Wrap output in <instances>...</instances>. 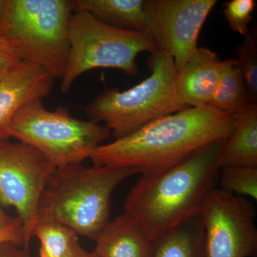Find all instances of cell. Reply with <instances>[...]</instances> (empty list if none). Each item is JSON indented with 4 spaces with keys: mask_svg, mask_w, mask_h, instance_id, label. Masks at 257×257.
I'll list each match as a JSON object with an SVG mask.
<instances>
[{
    "mask_svg": "<svg viewBox=\"0 0 257 257\" xmlns=\"http://www.w3.org/2000/svg\"><path fill=\"white\" fill-rule=\"evenodd\" d=\"M147 64L151 74L143 82L123 91L106 88L86 106L89 121L105 123L116 140L189 108L176 92L177 71L173 58L157 50L149 56Z\"/></svg>",
    "mask_w": 257,
    "mask_h": 257,
    "instance_id": "obj_4",
    "label": "cell"
},
{
    "mask_svg": "<svg viewBox=\"0 0 257 257\" xmlns=\"http://www.w3.org/2000/svg\"><path fill=\"white\" fill-rule=\"evenodd\" d=\"M84 248L81 246L79 241L74 243L69 252L64 257H80Z\"/></svg>",
    "mask_w": 257,
    "mask_h": 257,
    "instance_id": "obj_26",
    "label": "cell"
},
{
    "mask_svg": "<svg viewBox=\"0 0 257 257\" xmlns=\"http://www.w3.org/2000/svg\"><path fill=\"white\" fill-rule=\"evenodd\" d=\"M75 9L74 0H7L0 37L25 60L62 79L69 57V19Z\"/></svg>",
    "mask_w": 257,
    "mask_h": 257,
    "instance_id": "obj_5",
    "label": "cell"
},
{
    "mask_svg": "<svg viewBox=\"0 0 257 257\" xmlns=\"http://www.w3.org/2000/svg\"><path fill=\"white\" fill-rule=\"evenodd\" d=\"M236 116L234 131L221 148L219 167H257V104Z\"/></svg>",
    "mask_w": 257,
    "mask_h": 257,
    "instance_id": "obj_14",
    "label": "cell"
},
{
    "mask_svg": "<svg viewBox=\"0 0 257 257\" xmlns=\"http://www.w3.org/2000/svg\"><path fill=\"white\" fill-rule=\"evenodd\" d=\"M57 170L34 147L0 140V204L14 208L23 222V248L27 251L44 191Z\"/></svg>",
    "mask_w": 257,
    "mask_h": 257,
    "instance_id": "obj_8",
    "label": "cell"
},
{
    "mask_svg": "<svg viewBox=\"0 0 257 257\" xmlns=\"http://www.w3.org/2000/svg\"><path fill=\"white\" fill-rule=\"evenodd\" d=\"M137 168L82 164L57 169L44 191L37 222L67 226L94 241L110 219L111 196Z\"/></svg>",
    "mask_w": 257,
    "mask_h": 257,
    "instance_id": "obj_3",
    "label": "cell"
},
{
    "mask_svg": "<svg viewBox=\"0 0 257 257\" xmlns=\"http://www.w3.org/2000/svg\"><path fill=\"white\" fill-rule=\"evenodd\" d=\"M55 81L43 67L28 60L0 79V140L9 139L8 126L19 109L46 97Z\"/></svg>",
    "mask_w": 257,
    "mask_h": 257,
    "instance_id": "obj_11",
    "label": "cell"
},
{
    "mask_svg": "<svg viewBox=\"0 0 257 257\" xmlns=\"http://www.w3.org/2000/svg\"><path fill=\"white\" fill-rule=\"evenodd\" d=\"M222 61L207 47H199L177 72L176 92L188 107L209 105L220 77Z\"/></svg>",
    "mask_w": 257,
    "mask_h": 257,
    "instance_id": "obj_12",
    "label": "cell"
},
{
    "mask_svg": "<svg viewBox=\"0 0 257 257\" xmlns=\"http://www.w3.org/2000/svg\"><path fill=\"white\" fill-rule=\"evenodd\" d=\"M94 241L93 251L99 257H152V240L125 212L109 221Z\"/></svg>",
    "mask_w": 257,
    "mask_h": 257,
    "instance_id": "obj_13",
    "label": "cell"
},
{
    "mask_svg": "<svg viewBox=\"0 0 257 257\" xmlns=\"http://www.w3.org/2000/svg\"><path fill=\"white\" fill-rule=\"evenodd\" d=\"M0 257H30V251L14 243L6 242L0 244Z\"/></svg>",
    "mask_w": 257,
    "mask_h": 257,
    "instance_id": "obj_24",
    "label": "cell"
},
{
    "mask_svg": "<svg viewBox=\"0 0 257 257\" xmlns=\"http://www.w3.org/2000/svg\"><path fill=\"white\" fill-rule=\"evenodd\" d=\"M76 9L122 30L146 32L145 0H76Z\"/></svg>",
    "mask_w": 257,
    "mask_h": 257,
    "instance_id": "obj_16",
    "label": "cell"
},
{
    "mask_svg": "<svg viewBox=\"0 0 257 257\" xmlns=\"http://www.w3.org/2000/svg\"><path fill=\"white\" fill-rule=\"evenodd\" d=\"M236 119V115L210 105L189 107L96 147L89 159L94 165L134 167L140 175H151L208 145L224 141L234 131Z\"/></svg>",
    "mask_w": 257,
    "mask_h": 257,
    "instance_id": "obj_1",
    "label": "cell"
},
{
    "mask_svg": "<svg viewBox=\"0 0 257 257\" xmlns=\"http://www.w3.org/2000/svg\"><path fill=\"white\" fill-rule=\"evenodd\" d=\"M111 134L105 125L77 119L63 106L48 110L42 99L22 106L8 128V138L36 149L57 169L82 164Z\"/></svg>",
    "mask_w": 257,
    "mask_h": 257,
    "instance_id": "obj_7",
    "label": "cell"
},
{
    "mask_svg": "<svg viewBox=\"0 0 257 257\" xmlns=\"http://www.w3.org/2000/svg\"><path fill=\"white\" fill-rule=\"evenodd\" d=\"M12 242L20 246L24 244L23 222L17 216L14 221L6 227L0 229V244Z\"/></svg>",
    "mask_w": 257,
    "mask_h": 257,
    "instance_id": "obj_23",
    "label": "cell"
},
{
    "mask_svg": "<svg viewBox=\"0 0 257 257\" xmlns=\"http://www.w3.org/2000/svg\"><path fill=\"white\" fill-rule=\"evenodd\" d=\"M7 0H0V19L3 16L4 13L5 5H6Z\"/></svg>",
    "mask_w": 257,
    "mask_h": 257,
    "instance_id": "obj_28",
    "label": "cell"
},
{
    "mask_svg": "<svg viewBox=\"0 0 257 257\" xmlns=\"http://www.w3.org/2000/svg\"><path fill=\"white\" fill-rule=\"evenodd\" d=\"M152 257H207L200 216L182 223L154 240Z\"/></svg>",
    "mask_w": 257,
    "mask_h": 257,
    "instance_id": "obj_15",
    "label": "cell"
},
{
    "mask_svg": "<svg viewBox=\"0 0 257 257\" xmlns=\"http://www.w3.org/2000/svg\"><path fill=\"white\" fill-rule=\"evenodd\" d=\"M224 141L208 145L161 172L140 176L125 199L124 212L152 241L199 216L203 202L219 180Z\"/></svg>",
    "mask_w": 257,
    "mask_h": 257,
    "instance_id": "obj_2",
    "label": "cell"
},
{
    "mask_svg": "<svg viewBox=\"0 0 257 257\" xmlns=\"http://www.w3.org/2000/svg\"><path fill=\"white\" fill-rule=\"evenodd\" d=\"M251 104L246 82L236 58L223 60L217 87L209 105L226 114L236 115Z\"/></svg>",
    "mask_w": 257,
    "mask_h": 257,
    "instance_id": "obj_17",
    "label": "cell"
},
{
    "mask_svg": "<svg viewBox=\"0 0 257 257\" xmlns=\"http://www.w3.org/2000/svg\"><path fill=\"white\" fill-rule=\"evenodd\" d=\"M236 60L247 87L251 104L257 102V31L250 30L236 48Z\"/></svg>",
    "mask_w": 257,
    "mask_h": 257,
    "instance_id": "obj_20",
    "label": "cell"
},
{
    "mask_svg": "<svg viewBox=\"0 0 257 257\" xmlns=\"http://www.w3.org/2000/svg\"><path fill=\"white\" fill-rule=\"evenodd\" d=\"M32 236L40 241V257H64L79 241L72 230L56 223L37 222Z\"/></svg>",
    "mask_w": 257,
    "mask_h": 257,
    "instance_id": "obj_18",
    "label": "cell"
},
{
    "mask_svg": "<svg viewBox=\"0 0 257 257\" xmlns=\"http://www.w3.org/2000/svg\"><path fill=\"white\" fill-rule=\"evenodd\" d=\"M216 0H145L146 32L173 58L177 72L197 50L198 39Z\"/></svg>",
    "mask_w": 257,
    "mask_h": 257,
    "instance_id": "obj_10",
    "label": "cell"
},
{
    "mask_svg": "<svg viewBox=\"0 0 257 257\" xmlns=\"http://www.w3.org/2000/svg\"><path fill=\"white\" fill-rule=\"evenodd\" d=\"M15 217L8 216L0 207V229L6 227L14 221Z\"/></svg>",
    "mask_w": 257,
    "mask_h": 257,
    "instance_id": "obj_25",
    "label": "cell"
},
{
    "mask_svg": "<svg viewBox=\"0 0 257 257\" xmlns=\"http://www.w3.org/2000/svg\"><path fill=\"white\" fill-rule=\"evenodd\" d=\"M68 60L60 89L67 94L85 72L97 68L116 69L131 77L138 74L136 60L143 52L157 50L145 32L106 25L84 10H74L68 25Z\"/></svg>",
    "mask_w": 257,
    "mask_h": 257,
    "instance_id": "obj_6",
    "label": "cell"
},
{
    "mask_svg": "<svg viewBox=\"0 0 257 257\" xmlns=\"http://www.w3.org/2000/svg\"><path fill=\"white\" fill-rule=\"evenodd\" d=\"M256 208L247 198L211 190L201 208L207 257L257 255Z\"/></svg>",
    "mask_w": 257,
    "mask_h": 257,
    "instance_id": "obj_9",
    "label": "cell"
},
{
    "mask_svg": "<svg viewBox=\"0 0 257 257\" xmlns=\"http://www.w3.org/2000/svg\"><path fill=\"white\" fill-rule=\"evenodd\" d=\"M25 61L20 51L0 37V79Z\"/></svg>",
    "mask_w": 257,
    "mask_h": 257,
    "instance_id": "obj_22",
    "label": "cell"
},
{
    "mask_svg": "<svg viewBox=\"0 0 257 257\" xmlns=\"http://www.w3.org/2000/svg\"><path fill=\"white\" fill-rule=\"evenodd\" d=\"M80 257H99L94 251H87V250L84 249L82 255Z\"/></svg>",
    "mask_w": 257,
    "mask_h": 257,
    "instance_id": "obj_27",
    "label": "cell"
},
{
    "mask_svg": "<svg viewBox=\"0 0 257 257\" xmlns=\"http://www.w3.org/2000/svg\"><path fill=\"white\" fill-rule=\"evenodd\" d=\"M256 4L254 0H230L225 3L223 13L233 32L243 37L249 33L248 25L253 21Z\"/></svg>",
    "mask_w": 257,
    "mask_h": 257,
    "instance_id": "obj_21",
    "label": "cell"
},
{
    "mask_svg": "<svg viewBox=\"0 0 257 257\" xmlns=\"http://www.w3.org/2000/svg\"><path fill=\"white\" fill-rule=\"evenodd\" d=\"M219 180L221 188L242 197L257 199V167H229L221 168Z\"/></svg>",
    "mask_w": 257,
    "mask_h": 257,
    "instance_id": "obj_19",
    "label": "cell"
}]
</instances>
